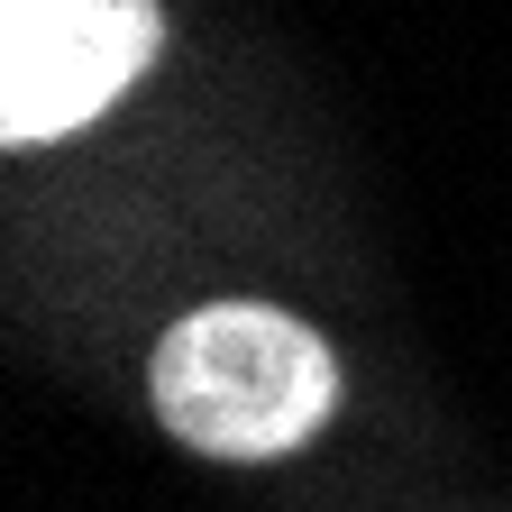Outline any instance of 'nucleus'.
Segmentation results:
<instances>
[{"mask_svg": "<svg viewBox=\"0 0 512 512\" xmlns=\"http://www.w3.org/2000/svg\"><path fill=\"white\" fill-rule=\"evenodd\" d=\"M156 412L202 458H284L339 412V357L266 302H211L156 348Z\"/></svg>", "mask_w": 512, "mask_h": 512, "instance_id": "nucleus-1", "label": "nucleus"}, {"mask_svg": "<svg viewBox=\"0 0 512 512\" xmlns=\"http://www.w3.org/2000/svg\"><path fill=\"white\" fill-rule=\"evenodd\" d=\"M156 0H0V138L37 147L101 119L156 64Z\"/></svg>", "mask_w": 512, "mask_h": 512, "instance_id": "nucleus-2", "label": "nucleus"}]
</instances>
